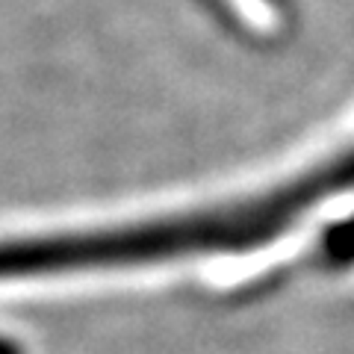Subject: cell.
Masks as SVG:
<instances>
[{
    "label": "cell",
    "mask_w": 354,
    "mask_h": 354,
    "mask_svg": "<svg viewBox=\"0 0 354 354\" xmlns=\"http://www.w3.org/2000/svg\"><path fill=\"white\" fill-rule=\"evenodd\" d=\"M0 354H18L12 346H9V342H3V339H0Z\"/></svg>",
    "instance_id": "6da1fadb"
}]
</instances>
